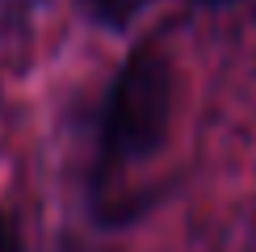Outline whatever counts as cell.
I'll return each instance as SVG.
<instances>
[{
  "label": "cell",
  "mask_w": 256,
  "mask_h": 252,
  "mask_svg": "<svg viewBox=\"0 0 256 252\" xmlns=\"http://www.w3.org/2000/svg\"><path fill=\"white\" fill-rule=\"evenodd\" d=\"M172 122V63L160 46H138L126 55L110 84L101 118V164H138L164 147Z\"/></svg>",
  "instance_id": "6da1fadb"
},
{
  "label": "cell",
  "mask_w": 256,
  "mask_h": 252,
  "mask_svg": "<svg viewBox=\"0 0 256 252\" xmlns=\"http://www.w3.org/2000/svg\"><path fill=\"white\" fill-rule=\"evenodd\" d=\"M147 0H80V8L88 13L97 26H110V30H122Z\"/></svg>",
  "instance_id": "7a4b0ae2"
},
{
  "label": "cell",
  "mask_w": 256,
  "mask_h": 252,
  "mask_svg": "<svg viewBox=\"0 0 256 252\" xmlns=\"http://www.w3.org/2000/svg\"><path fill=\"white\" fill-rule=\"evenodd\" d=\"M38 8V0H0V34H13L30 21V13Z\"/></svg>",
  "instance_id": "3957f363"
},
{
  "label": "cell",
  "mask_w": 256,
  "mask_h": 252,
  "mask_svg": "<svg viewBox=\"0 0 256 252\" xmlns=\"http://www.w3.org/2000/svg\"><path fill=\"white\" fill-rule=\"evenodd\" d=\"M0 252H21V240H17V227L8 223V214H0Z\"/></svg>",
  "instance_id": "277c9868"
},
{
  "label": "cell",
  "mask_w": 256,
  "mask_h": 252,
  "mask_svg": "<svg viewBox=\"0 0 256 252\" xmlns=\"http://www.w3.org/2000/svg\"><path fill=\"white\" fill-rule=\"evenodd\" d=\"M194 4H227V0H194Z\"/></svg>",
  "instance_id": "5b68a950"
}]
</instances>
